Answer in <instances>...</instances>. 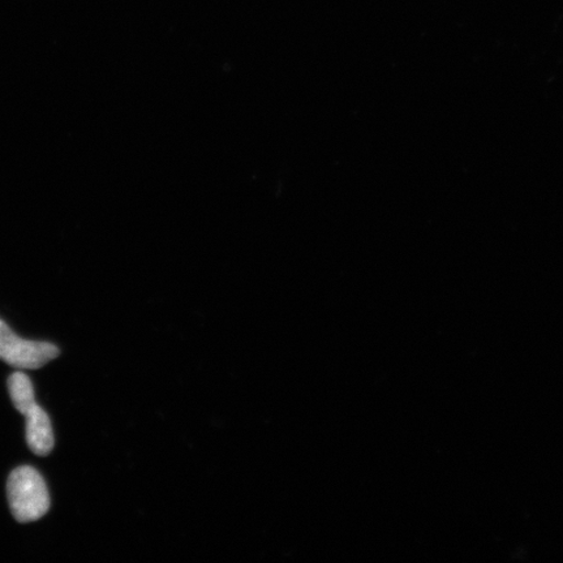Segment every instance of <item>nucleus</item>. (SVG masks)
Instances as JSON below:
<instances>
[{"label": "nucleus", "instance_id": "2", "mask_svg": "<svg viewBox=\"0 0 563 563\" xmlns=\"http://www.w3.org/2000/svg\"><path fill=\"white\" fill-rule=\"evenodd\" d=\"M60 355L53 343L26 341L0 320V361L19 369H40Z\"/></svg>", "mask_w": 563, "mask_h": 563}, {"label": "nucleus", "instance_id": "4", "mask_svg": "<svg viewBox=\"0 0 563 563\" xmlns=\"http://www.w3.org/2000/svg\"><path fill=\"white\" fill-rule=\"evenodd\" d=\"M9 391L13 406L21 415L35 404L33 384L23 372L12 373L9 378Z\"/></svg>", "mask_w": 563, "mask_h": 563}, {"label": "nucleus", "instance_id": "1", "mask_svg": "<svg viewBox=\"0 0 563 563\" xmlns=\"http://www.w3.org/2000/svg\"><path fill=\"white\" fill-rule=\"evenodd\" d=\"M7 496L12 516L19 523L34 522L51 509V495L44 477L31 466L12 471L7 482Z\"/></svg>", "mask_w": 563, "mask_h": 563}, {"label": "nucleus", "instance_id": "3", "mask_svg": "<svg viewBox=\"0 0 563 563\" xmlns=\"http://www.w3.org/2000/svg\"><path fill=\"white\" fill-rule=\"evenodd\" d=\"M27 446L35 455L46 456L54 449V433L51 418L37 402L24 413Z\"/></svg>", "mask_w": 563, "mask_h": 563}]
</instances>
